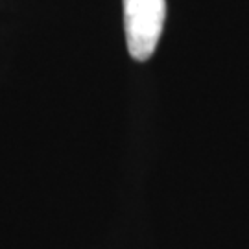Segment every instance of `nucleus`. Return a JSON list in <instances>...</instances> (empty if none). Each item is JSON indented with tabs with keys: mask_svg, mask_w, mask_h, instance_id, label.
Here are the masks:
<instances>
[{
	"mask_svg": "<svg viewBox=\"0 0 249 249\" xmlns=\"http://www.w3.org/2000/svg\"><path fill=\"white\" fill-rule=\"evenodd\" d=\"M127 52L148 61L159 43L166 18V0H122Z\"/></svg>",
	"mask_w": 249,
	"mask_h": 249,
	"instance_id": "1",
	"label": "nucleus"
}]
</instances>
